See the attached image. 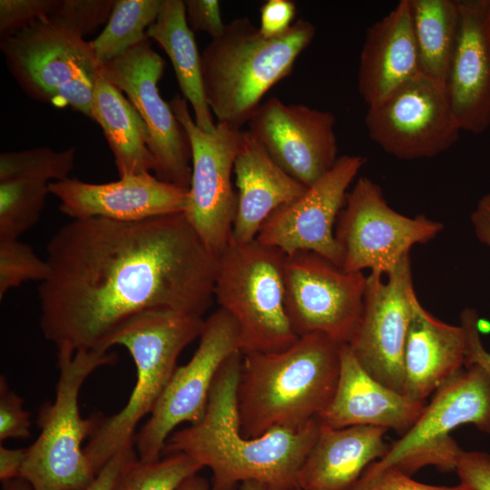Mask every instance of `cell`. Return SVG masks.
Masks as SVG:
<instances>
[{
	"label": "cell",
	"mask_w": 490,
	"mask_h": 490,
	"mask_svg": "<svg viewBox=\"0 0 490 490\" xmlns=\"http://www.w3.org/2000/svg\"><path fill=\"white\" fill-rule=\"evenodd\" d=\"M46 254L40 328L57 350L108 351L109 338L136 315L165 309L202 318L214 298L220 256L183 212L73 220Z\"/></svg>",
	"instance_id": "obj_1"
},
{
	"label": "cell",
	"mask_w": 490,
	"mask_h": 490,
	"mask_svg": "<svg viewBox=\"0 0 490 490\" xmlns=\"http://www.w3.org/2000/svg\"><path fill=\"white\" fill-rule=\"evenodd\" d=\"M242 353L226 359L211 386L203 417L172 432L162 456L184 453L211 471V490H236L257 481L270 490L298 485L300 468L319 430L318 419L298 430L247 437L240 428L236 390Z\"/></svg>",
	"instance_id": "obj_2"
},
{
	"label": "cell",
	"mask_w": 490,
	"mask_h": 490,
	"mask_svg": "<svg viewBox=\"0 0 490 490\" xmlns=\"http://www.w3.org/2000/svg\"><path fill=\"white\" fill-rule=\"evenodd\" d=\"M340 350L329 337L310 333L281 351L242 354L236 390L242 435L298 430L317 419L335 394Z\"/></svg>",
	"instance_id": "obj_3"
},
{
	"label": "cell",
	"mask_w": 490,
	"mask_h": 490,
	"mask_svg": "<svg viewBox=\"0 0 490 490\" xmlns=\"http://www.w3.org/2000/svg\"><path fill=\"white\" fill-rule=\"evenodd\" d=\"M315 34L314 24L305 19L273 38L263 36L248 17L226 24L201 53L204 93L217 122L238 129L248 123L263 96L290 74Z\"/></svg>",
	"instance_id": "obj_4"
},
{
	"label": "cell",
	"mask_w": 490,
	"mask_h": 490,
	"mask_svg": "<svg viewBox=\"0 0 490 490\" xmlns=\"http://www.w3.org/2000/svg\"><path fill=\"white\" fill-rule=\"evenodd\" d=\"M204 318L172 310L142 312L123 323L107 348L124 347L136 368V382L126 405L102 418L83 451L95 474L117 453L134 446L135 429L151 415L177 368L182 350L201 335Z\"/></svg>",
	"instance_id": "obj_5"
},
{
	"label": "cell",
	"mask_w": 490,
	"mask_h": 490,
	"mask_svg": "<svg viewBox=\"0 0 490 490\" xmlns=\"http://www.w3.org/2000/svg\"><path fill=\"white\" fill-rule=\"evenodd\" d=\"M114 353L97 350H57L59 378L54 401L41 407L40 434L26 447L21 477L33 490H82L95 477L82 444L90 437L101 416H81L82 386L97 368L113 365Z\"/></svg>",
	"instance_id": "obj_6"
},
{
	"label": "cell",
	"mask_w": 490,
	"mask_h": 490,
	"mask_svg": "<svg viewBox=\"0 0 490 490\" xmlns=\"http://www.w3.org/2000/svg\"><path fill=\"white\" fill-rule=\"evenodd\" d=\"M0 49L28 97L92 118L101 64L82 34L51 14L0 39Z\"/></svg>",
	"instance_id": "obj_7"
},
{
	"label": "cell",
	"mask_w": 490,
	"mask_h": 490,
	"mask_svg": "<svg viewBox=\"0 0 490 490\" xmlns=\"http://www.w3.org/2000/svg\"><path fill=\"white\" fill-rule=\"evenodd\" d=\"M285 258L257 240H230L220 255L214 298L236 322L242 354L281 351L299 338L286 310Z\"/></svg>",
	"instance_id": "obj_8"
},
{
	"label": "cell",
	"mask_w": 490,
	"mask_h": 490,
	"mask_svg": "<svg viewBox=\"0 0 490 490\" xmlns=\"http://www.w3.org/2000/svg\"><path fill=\"white\" fill-rule=\"evenodd\" d=\"M465 424L490 434V380L476 365L465 366L444 382L413 426L361 476L390 466L409 475L427 466L455 472L464 449L450 433Z\"/></svg>",
	"instance_id": "obj_9"
},
{
	"label": "cell",
	"mask_w": 490,
	"mask_h": 490,
	"mask_svg": "<svg viewBox=\"0 0 490 490\" xmlns=\"http://www.w3.org/2000/svg\"><path fill=\"white\" fill-rule=\"evenodd\" d=\"M444 225L423 214L408 217L392 209L373 180L359 177L348 191L335 236L343 251L342 268L387 275L416 244L434 240Z\"/></svg>",
	"instance_id": "obj_10"
},
{
	"label": "cell",
	"mask_w": 490,
	"mask_h": 490,
	"mask_svg": "<svg viewBox=\"0 0 490 490\" xmlns=\"http://www.w3.org/2000/svg\"><path fill=\"white\" fill-rule=\"evenodd\" d=\"M186 132L191 150V177L183 214L214 254L229 245L237 213V193L231 182L241 131L216 122L206 132L195 123L187 101L179 95L170 103Z\"/></svg>",
	"instance_id": "obj_11"
},
{
	"label": "cell",
	"mask_w": 490,
	"mask_h": 490,
	"mask_svg": "<svg viewBox=\"0 0 490 490\" xmlns=\"http://www.w3.org/2000/svg\"><path fill=\"white\" fill-rule=\"evenodd\" d=\"M286 310L300 337L322 333L348 344L358 325L367 276L351 272L324 256L298 250L284 261Z\"/></svg>",
	"instance_id": "obj_12"
},
{
	"label": "cell",
	"mask_w": 490,
	"mask_h": 490,
	"mask_svg": "<svg viewBox=\"0 0 490 490\" xmlns=\"http://www.w3.org/2000/svg\"><path fill=\"white\" fill-rule=\"evenodd\" d=\"M200 342L191 358L177 367L149 419L136 434L134 447L141 461L158 460L172 431L204 416L213 381L228 358L240 350L239 328L219 308L204 319Z\"/></svg>",
	"instance_id": "obj_13"
},
{
	"label": "cell",
	"mask_w": 490,
	"mask_h": 490,
	"mask_svg": "<svg viewBox=\"0 0 490 490\" xmlns=\"http://www.w3.org/2000/svg\"><path fill=\"white\" fill-rule=\"evenodd\" d=\"M368 137L400 160L433 158L450 149L461 129L444 82L422 73L368 106Z\"/></svg>",
	"instance_id": "obj_14"
},
{
	"label": "cell",
	"mask_w": 490,
	"mask_h": 490,
	"mask_svg": "<svg viewBox=\"0 0 490 490\" xmlns=\"http://www.w3.org/2000/svg\"><path fill=\"white\" fill-rule=\"evenodd\" d=\"M165 62L150 39L101 64L100 74L126 93L146 127L156 177L189 189L191 150L186 132L172 106L161 96L158 83Z\"/></svg>",
	"instance_id": "obj_15"
},
{
	"label": "cell",
	"mask_w": 490,
	"mask_h": 490,
	"mask_svg": "<svg viewBox=\"0 0 490 490\" xmlns=\"http://www.w3.org/2000/svg\"><path fill=\"white\" fill-rule=\"evenodd\" d=\"M415 293L410 255L386 276L370 273L362 314L347 344L369 375L404 394V351Z\"/></svg>",
	"instance_id": "obj_16"
},
{
	"label": "cell",
	"mask_w": 490,
	"mask_h": 490,
	"mask_svg": "<svg viewBox=\"0 0 490 490\" xmlns=\"http://www.w3.org/2000/svg\"><path fill=\"white\" fill-rule=\"evenodd\" d=\"M361 155H342L334 166L295 201L274 211L255 240L282 250L318 253L342 267L343 251L335 236V224L348 190L364 166Z\"/></svg>",
	"instance_id": "obj_17"
},
{
	"label": "cell",
	"mask_w": 490,
	"mask_h": 490,
	"mask_svg": "<svg viewBox=\"0 0 490 490\" xmlns=\"http://www.w3.org/2000/svg\"><path fill=\"white\" fill-rule=\"evenodd\" d=\"M335 123L329 111L271 97L260 103L248 126L287 173L309 187L338 159Z\"/></svg>",
	"instance_id": "obj_18"
},
{
	"label": "cell",
	"mask_w": 490,
	"mask_h": 490,
	"mask_svg": "<svg viewBox=\"0 0 490 490\" xmlns=\"http://www.w3.org/2000/svg\"><path fill=\"white\" fill-rule=\"evenodd\" d=\"M59 210L73 220L103 218L142 220L183 212L188 189L158 179L151 172L120 177L106 183L68 178L49 183Z\"/></svg>",
	"instance_id": "obj_19"
},
{
	"label": "cell",
	"mask_w": 490,
	"mask_h": 490,
	"mask_svg": "<svg viewBox=\"0 0 490 490\" xmlns=\"http://www.w3.org/2000/svg\"><path fill=\"white\" fill-rule=\"evenodd\" d=\"M457 5V35L444 85L461 131L478 134L490 127V0Z\"/></svg>",
	"instance_id": "obj_20"
},
{
	"label": "cell",
	"mask_w": 490,
	"mask_h": 490,
	"mask_svg": "<svg viewBox=\"0 0 490 490\" xmlns=\"http://www.w3.org/2000/svg\"><path fill=\"white\" fill-rule=\"evenodd\" d=\"M426 405L374 378L344 344L335 394L317 419L333 428L374 426L392 429L401 436L417 421Z\"/></svg>",
	"instance_id": "obj_21"
},
{
	"label": "cell",
	"mask_w": 490,
	"mask_h": 490,
	"mask_svg": "<svg viewBox=\"0 0 490 490\" xmlns=\"http://www.w3.org/2000/svg\"><path fill=\"white\" fill-rule=\"evenodd\" d=\"M233 172L238 189L231 240H254L268 217L300 197L308 187L287 173L249 131H241Z\"/></svg>",
	"instance_id": "obj_22"
},
{
	"label": "cell",
	"mask_w": 490,
	"mask_h": 490,
	"mask_svg": "<svg viewBox=\"0 0 490 490\" xmlns=\"http://www.w3.org/2000/svg\"><path fill=\"white\" fill-rule=\"evenodd\" d=\"M420 73L410 1L401 0L366 32L358 64V93L370 106Z\"/></svg>",
	"instance_id": "obj_23"
},
{
	"label": "cell",
	"mask_w": 490,
	"mask_h": 490,
	"mask_svg": "<svg viewBox=\"0 0 490 490\" xmlns=\"http://www.w3.org/2000/svg\"><path fill=\"white\" fill-rule=\"evenodd\" d=\"M387 431L374 426L333 428L319 423L298 485L304 490H352L364 471L387 453Z\"/></svg>",
	"instance_id": "obj_24"
},
{
	"label": "cell",
	"mask_w": 490,
	"mask_h": 490,
	"mask_svg": "<svg viewBox=\"0 0 490 490\" xmlns=\"http://www.w3.org/2000/svg\"><path fill=\"white\" fill-rule=\"evenodd\" d=\"M466 336L461 325L447 324L412 298V313L404 351L405 394L426 399L465 367Z\"/></svg>",
	"instance_id": "obj_25"
},
{
	"label": "cell",
	"mask_w": 490,
	"mask_h": 490,
	"mask_svg": "<svg viewBox=\"0 0 490 490\" xmlns=\"http://www.w3.org/2000/svg\"><path fill=\"white\" fill-rule=\"evenodd\" d=\"M170 58L182 97L191 105L196 125L206 132L215 130L207 103L201 74V54L190 28L184 1L163 0L157 19L146 31Z\"/></svg>",
	"instance_id": "obj_26"
},
{
	"label": "cell",
	"mask_w": 490,
	"mask_h": 490,
	"mask_svg": "<svg viewBox=\"0 0 490 490\" xmlns=\"http://www.w3.org/2000/svg\"><path fill=\"white\" fill-rule=\"evenodd\" d=\"M91 114V120L103 132L119 177L154 171L142 119L122 93L101 74L94 87Z\"/></svg>",
	"instance_id": "obj_27"
},
{
	"label": "cell",
	"mask_w": 490,
	"mask_h": 490,
	"mask_svg": "<svg viewBox=\"0 0 490 490\" xmlns=\"http://www.w3.org/2000/svg\"><path fill=\"white\" fill-rule=\"evenodd\" d=\"M409 1L421 73L444 82L457 35V0Z\"/></svg>",
	"instance_id": "obj_28"
},
{
	"label": "cell",
	"mask_w": 490,
	"mask_h": 490,
	"mask_svg": "<svg viewBox=\"0 0 490 490\" xmlns=\"http://www.w3.org/2000/svg\"><path fill=\"white\" fill-rule=\"evenodd\" d=\"M163 0H116L101 34L90 41L100 64L144 41L146 31L157 19Z\"/></svg>",
	"instance_id": "obj_29"
},
{
	"label": "cell",
	"mask_w": 490,
	"mask_h": 490,
	"mask_svg": "<svg viewBox=\"0 0 490 490\" xmlns=\"http://www.w3.org/2000/svg\"><path fill=\"white\" fill-rule=\"evenodd\" d=\"M49 183L35 180L0 182V239H19L39 220Z\"/></svg>",
	"instance_id": "obj_30"
},
{
	"label": "cell",
	"mask_w": 490,
	"mask_h": 490,
	"mask_svg": "<svg viewBox=\"0 0 490 490\" xmlns=\"http://www.w3.org/2000/svg\"><path fill=\"white\" fill-rule=\"evenodd\" d=\"M75 148L54 151L49 147L4 152L0 154V182L35 180L50 183L69 177L74 165Z\"/></svg>",
	"instance_id": "obj_31"
},
{
	"label": "cell",
	"mask_w": 490,
	"mask_h": 490,
	"mask_svg": "<svg viewBox=\"0 0 490 490\" xmlns=\"http://www.w3.org/2000/svg\"><path fill=\"white\" fill-rule=\"evenodd\" d=\"M202 468L184 453L164 455L151 462L138 458L122 472L113 490H177Z\"/></svg>",
	"instance_id": "obj_32"
},
{
	"label": "cell",
	"mask_w": 490,
	"mask_h": 490,
	"mask_svg": "<svg viewBox=\"0 0 490 490\" xmlns=\"http://www.w3.org/2000/svg\"><path fill=\"white\" fill-rule=\"evenodd\" d=\"M50 273L46 260L19 239H0V299L11 289L30 280L44 281Z\"/></svg>",
	"instance_id": "obj_33"
},
{
	"label": "cell",
	"mask_w": 490,
	"mask_h": 490,
	"mask_svg": "<svg viewBox=\"0 0 490 490\" xmlns=\"http://www.w3.org/2000/svg\"><path fill=\"white\" fill-rule=\"evenodd\" d=\"M116 0H62L52 13L83 37L108 22Z\"/></svg>",
	"instance_id": "obj_34"
},
{
	"label": "cell",
	"mask_w": 490,
	"mask_h": 490,
	"mask_svg": "<svg viewBox=\"0 0 490 490\" xmlns=\"http://www.w3.org/2000/svg\"><path fill=\"white\" fill-rule=\"evenodd\" d=\"M62 0H1L0 39L54 13Z\"/></svg>",
	"instance_id": "obj_35"
},
{
	"label": "cell",
	"mask_w": 490,
	"mask_h": 490,
	"mask_svg": "<svg viewBox=\"0 0 490 490\" xmlns=\"http://www.w3.org/2000/svg\"><path fill=\"white\" fill-rule=\"evenodd\" d=\"M30 413L23 409V398L0 377V441L30 436Z\"/></svg>",
	"instance_id": "obj_36"
},
{
	"label": "cell",
	"mask_w": 490,
	"mask_h": 490,
	"mask_svg": "<svg viewBox=\"0 0 490 490\" xmlns=\"http://www.w3.org/2000/svg\"><path fill=\"white\" fill-rule=\"evenodd\" d=\"M352 490H472L459 482L453 486L433 485L417 482L411 475L390 466L371 475L361 476Z\"/></svg>",
	"instance_id": "obj_37"
},
{
	"label": "cell",
	"mask_w": 490,
	"mask_h": 490,
	"mask_svg": "<svg viewBox=\"0 0 490 490\" xmlns=\"http://www.w3.org/2000/svg\"><path fill=\"white\" fill-rule=\"evenodd\" d=\"M187 23L192 32H204L211 39L220 37L226 27L217 0H185Z\"/></svg>",
	"instance_id": "obj_38"
},
{
	"label": "cell",
	"mask_w": 490,
	"mask_h": 490,
	"mask_svg": "<svg viewBox=\"0 0 490 490\" xmlns=\"http://www.w3.org/2000/svg\"><path fill=\"white\" fill-rule=\"evenodd\" d=\"M460 482L472 490H490V454L485 451H465L456 468Z\"/></svg>",
	"instance_id": "obj_39"
},
{
	"label": "cell",
	"mask_w": 490,
	"mask_h": 490,
	"mask_svg": "<svg viewBox=\"0 0 490 490\" xmlns=\"http://www.w3.org/2000/svg\"><path fill=\"white\" fill-rule=\"evenodd\" d=\"M258 26L260 34L273 38L285 34L292 25L296 5L290 0H268L260 7Z\"/></svg>",
	"instance_id": "obj_40"
},
{
	"label": "cell",
	"mask_w": 490,
	"mask_h": 490,
	"mask_svg": "<svg viewBox=\"0 0 490 490\" xmlns=\"http://www.w3.org/2000/svg\"><path fill=\"white\" fill-rule=\"evenodd\" d=\"M479 321L475 309L466 308L462 310L460 325L464 328L466 336L465 366H478L485 372L490 380V352L482 343Z\"/></svg>",
	"instance_id": "obj_41"
},
{
	"label": "cell",
	"mask_w": 490,
	"mask_h": 490,
	"mask_svg": "<svg viewBox=\"0 0 490 490\" xmlns=\"http://www.w3.org/2000/svg\"><path fill=\"white\" fill-rule=\"evenodd\" d=\"M138 458L134 446L117 453L99 470L94 479L82 490H113L122 472Z\"/></svg>",
	"instance_id": "obj_42"
},
{
	"label": "cell",
	"mask_w": 490,
	"mask_h": 490,
	"mask_svg": "<svg viewBox=\"0 0 490 490\" xmlns=\"http://www.w3.org/2000/svg\"><path fill=\"white\" fill-rule=\"evenodd\" d=\"M26 457V448H8L0 446V481L2 483L21 477Z\"/></svg>",
	"instance_id": "obj_43"
},
{
	"label": "cell",
	"mask_w": 490,
	"mask_h": 490,
	"mask_svg": "<svg viewBox=\"0 0 490 490\" xmlns=\"http://www.w3.org/2000/svg\"><path fill=\"white\" fill-rule=\"evenodd\" d=\"M470 220L478 240L490 249V193L477 201Z\"/></svg>",
	"instance_id": "obj_44"
},
{
	"label": "cell",
	"mask_w": 490,
	"mask_h": 490,
	"mask_svg": "<svg viewBox=\"0 0 490 490\" xmlns=\"http://www.w3.org/2000/svg\"><path fill=\"white\" fill-rule=\"evenodd\" d=\"M177 490H211V486L207 479L194 475L187 478Z\"/></svg>",
	"instance_id": "obj_45"
},
{
	"label": "cell",
	"mask_w": 490,
	"mask_h": 490,
	"mask_svg": "<svg viewBox=\"0 0 490 490\" xmlns=\"http://www.w3.org/2000/svg\"><path fill=\"white\" fill-rule=\"evenodd\" d=\"M2 490H33L30 484L22 477L2 483Z\"/></svg>",
	"instance_id": "obj_46"
},
{
	"label": "cell",
	"mask_w": 490,
	"mask_h": 490,
	"mask_svg": "<svg viewBox=\"0 0 490 490\" xmlns=\"http://www.w3.org/2000/svg\"><path fill=\"white\" fill-rule=\"evenodd\" d=\"M240 490H270V488L257 481H246L240 486Z\"/></svg>",
	"instance_id": "obj_47"
},
{
	"label": "cell",
	"mask_w": 490,
	"mask_h": 490,
	"mask_svg": "<svg viewBox=\"0 0 490 490\" xmlns=\"http://www.w3.org/2000/svg\"><path fill=\"white\" fill-rule=\"evenodd\" d=\"M279 490H304V489L300 488L299 486H293V487L283 488V489H279Z\"/></svg>",
	"instance_id": "obj_48"
}]
</instances>
